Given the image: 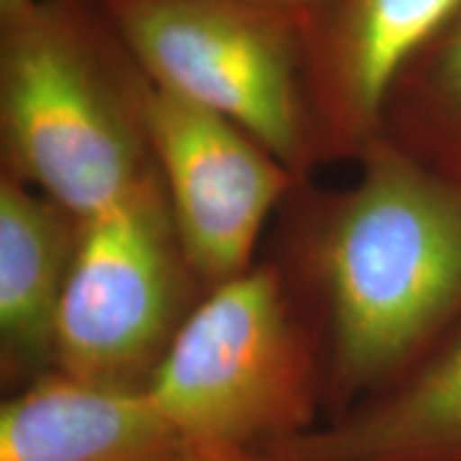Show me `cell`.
<instances>
[{"instance_id": "2", "label": "cell", "mask_w": 461, "mask_h": 461, "mask_svg": "<svg viewBox=\"0 0 461 461\" xmlns=\"http://www.w3.org/2000/svg\"><path fill=\"white\" fill-rule=\"evenodd\" d=\"M146 73L99 0H32L0 22V171L79 221L160 176Z\"/></svg>"}, {"instance_id": "4", "label": "cell", "mask_w": 461, "mask_h": 461, "mask_svg": "<svg viewBox=\"0 0 461 461\" xmlns=\"http://www.w3.org/2000/svg\"><path fill=\"white\" fill-rule=\"evenodd\" d=\"M154 84L233 120L299 182L321 165L308 17L240 0H99Z\"/></svg>"}, {"instance_id": "1", "label": "cell", "mask_w": 461, "mask_h": 461, "mask_svg": "<svg viewBox=\"0 0 461 461\" xmlns=\"http://www.w3.org/2000/svg\"><path fill=\"white\" fill-rule=\"evenodd\" d=\"M338 193L293 188L282 269L325 303L331 378L359 403L412 370L461 319V180L378 137Z\"/></svg>"}, {"instance_id": "3", "label": "cell", "mask_w": 461, "mask_h": 461, "mask_svg": "<svg viewBox=\"0 0 461 461\" xmlns=\"http://www.w3.org/2000/svg\"><path fill=\"white\" fill-rule=\"evenodd\" d=\"M291 291L261 263L190 310L146 387L188 445L263 451L314 428L316 359Z\"/></svg>"}, {"instance_id": "11", "label": "cell", "mask_w": 461, "mask_h": 461, "mask_svg": "<svg viewBox=\"0 0 461 461\" xmlns=\"http://www.w3.org/2000/svg\"><path fill=\"white\" fill-rule=\"evenodd\" d=\"M380 137L461 180V5L395 77Z\"/></svg>"}, {"instance_id": "8", "label": "cell", "mask_w": 461, "mask_h": 461, "mask_svg": "<svg viewBox=\"0 0 461 461\" xmlns=\"http://www.w3.org/2000/svg\"><path fill=\"white\" fill-rule=\"evenodd\" d=\"M186 447L146 389L56 367L0 408V461H167Z\"/></svg>"}, {"instance_id": "6", "label": "cell", "mask_w": 461, "mask_h": 461, "mask_svg": "<svg viewBox=\"0 0 461 461\" xmlns=\"http://www.w3.org/2000/svg\"><path fill=\"white\" fill-rule=\"evenodd\" d=\"M143 115L177 238L201 286L210 291L244 274L269 214L302 182L233 120L148 75Z\"/></svg>"}, {"instance_id": "13", "label": "cell", "mask_w": 461, "mask_h": 461, "mask_svg": "<svg viewBox=\"0 0 461 461\" xmlns=\"http://www.w3.org/2000/svg\"><path fill=\"white\" fill-rule=\"evenodd\" d=\"M240 3L255 5V7H265V9L286 11V14L312 15L316 11L325 7L327 3H331V0H240Z\"/></svg>"}, {"instance_id": "7", "label": "cell", "mask_w": 461, "mask_h": 461, "mask_svg": "<svg viewBox=\"0 0 461 461\" xmlns=\"http://www.w3.org/2000/svg\"><path fill=\"white\" fill-rule=\"evenodd\" d=\"M461 0H331L308 17V88L321 165L359 160L406 62Z\"/></svg>"}, {"instance_id": "9", "label": "cell", "mask_w": 461, "mask_h": 461, "mask_svg": "<svg viewBox=\"0 0 461 461\" xmlns=\"http://www.w3.org/2000/svg\"><path fill=\"white\" fill-rule=\"evenodd\" d=\"M263 453L278 461H461V319L389 389Z\"/></svg>"}, {"instance_id": "10", "label": "cell", "mask_w": 461, "mask_h": 461, "mask_svg": "<svg viewBox=\"0 0 461 461\" xmlns=\"http://www.w3.org/2000/svg\"><path fill=\"white\" fill-rule=\"evenodd\" d=\"M84 221L0 171V338L9 367L54 363L56 327Z\"/></svg>"}, {"instance_id": "12", "label": "cell", "mask_w": 461, "mask_h": 461, "mask_svg": "<svg viewBox=\"0 0 461 461\" xmlns=\"http://www.w3.org/2000/svg\"><path fill=\"white\" fill-rule=\"evenodd\" d=\"M167 461H278L263 451H230V448L186 447Z\"/></svg>"}, {"instance_id": "5", "label": "cell", "mask_w": 461, "mask_h": 461, "mask_svg": "<svg viewBox=\"0 0 461 461\" xmlns=\"http://www.w3.org/2000/svg\"><path fill=\"white\" fill-rule=\"evenodd\" d=\"M203 288L184 255L163 180L84 222L60 305L54 367L146 389Z\"/></svg>"}, {"instance_id": "14", "label": "cell", "mask_w": 461, "mask_h": 461, "mask_svg": "<svg viewBox=\"0 0 461 461\" xmlns=\"http://www.w3.org/2000/svg\"><path fill=\"white\" fill-rule=\"evenodd\" d=\"M32 5V0H0V22H7L11 17L28 9Z\"/></svg>"}]
</instances>
